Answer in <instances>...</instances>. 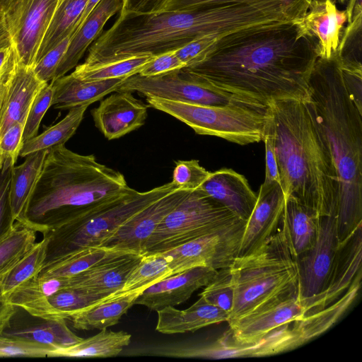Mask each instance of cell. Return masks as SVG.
<instances>
[{
	"label": "cell",
	"mask_w": 362,
	"mask_h": 362,
	"mask_svg": "<svg viewBox=\"0 0 362 362\" xmlns=\"http://www.w3.org/2000/svg\"><path fill=\"white\" fill-rule=\"evenodd\" d=\"M316 40L299 36L293 22L247 30L221 38L203 61L183 68L210 84L264 105L308 101L318 58Z\"/></svg>",
	"instance_id": "6da1fadb"
},
{
	"label": "cell",
	"mask_w": 362,
	"mask_h": 362,
	"mask_svg": "<svg viewBox=\"0 0 362 362\" xmlns=\"http://www.w3.org/2000/svg\"><path fill=\"white\" fill-rule=\"evenodd\" d=\"M280 0L235 2L194 11L119 14L88 48L83 63L175 51L206 35L225 37L247 30L291 22Z\"/></svg>",
	"instance_id": "7a4b0ae2"
},
{
	"label": "cell",
	"mask_w": 362,
	"mask_h": 362,
	"mask_svg": "<svg viewBox=\"0 0 362 362\" xmlns=\"http://www.w3.org/2000/svg\"><path fill=\"white\" fill-rule=\"evenodd\" d=\"M306 105L337 176L336 223L339 243L362 225V107L348 91L336 51L317 58Z\"/></svg>",
	"instance_id": "3957f363"
},
{
	"label": "cell",
	"mask_w": 362,
	"mask_h": 362,
	"mask_svg": "<svg viewBox=\"0 0 362 362\" xmlns=\"http://www.w3.org/2000/svg\"><path fill=\"white\" fill-rule=\"evenodd\" d=\"M274 151L285 198L292 196L320 217L336 215L337 176L306 103L296 99L268 104Z\"/></svg>",
	"instance_id": "277c9868"
},
{
	"label": "cell",
	"mask_w": 362,
	"mask_h": 362,
	"mask_svg": "<svg viewBox=\"0 0 362 362\" xmlns=\"http://www.w3.org/2000/svg\"><path fill=\"white\" fill-rule=\"evenodd\" d=\"M132 190L120 172L62 145L47 153L27 217L37 225L77 216Z\"/></svg>",
	"instance_id": "5b68a950"
},
{
	"label": "cell",
	"mask_w": 362,
	"mask_h": 362,
	"mask_svg": "<svg viewBox=\"0 0 362 362\" xmlns=\"http://www.w3.org/2000/svg\"><path fill=\"white\" fill-rule=\"evenodd\" d=\"M230 268L234 284V302L228 325L298 288L296 263L281 228L256 251L237 257Z\"/></svg>",
	"instance_id": "8992f818"
},
{
	"label": "cell",
	"mask_w": 362,
	"mask_h": 362,
	"mask_svg": "<svg viewBox=\"0 0 362 362\" xmlns=\"http://www.w3.org/2000/svg\"><path fill=\"white\" fill-rule=\"evenodd\" d=\"M177 189L172 182L142 192L132 189L92 211L40 224L48 240L45 267L78 250L98 247L132 216Z\"/></svg>",
	"instance_id": "52a82bcc"
},
{
	"label": "cell",
	"mask_w": 362,
	"mask_h": 362,
	"mask_svg": "<svg viewBox=\"0 0 362 362\" xmlns=\"http://www.w3.org/2000/svg\"><path fill=\"white\" fill-rule=\"evenodd\" d=\"M149 107L165 112L197 134L221 137L240 145L263 141L272 115L232 107H214L146 97Z\"/></svg>",
	"instance_id": "ba28073f"
},
{
	"label": "cell",
	"mask_w": 362,
	"mask_h": 362,
	"mask_svg": "<svg viewBox=\"0 0 362 362\" xmlns=\"http://www.w3.org/2000/svg\"><path fill=\"white\" fill-rule=\"evenodd\" d=\"M240 220L200 189L191 190L150 236L144 254L170 250Z\"/></svg>",
	"instance_id": "9c48e42d"
},
{
	"label": "cell",
	"mask_w": 362,
	"mask_h": 362,
	"mask_svg": "<svg viewBox=\"0 0 362 362\" xmlns=\"http://www.w3.org/2000/svg\"><path fill=\"white\" fill-rule=\"evenodd\" d=\"M116 92H137L145 97L206 106L269 110V106L221 90L183 68L154 76L132 75L123 80Z\"/></svg>",
	"instance_id": "30bf717a"
},
{
	"label": "cell",
	"mask_w": 362,
	"mask_h": 362,
	"mask_svg": "<svg viewBox=\"0 0 362 362\" xmlns=\"http://www.w3.org/2000/svg\"><path fill=\"white\" fill-rule=\"evenodd\" d=\"M64 0H6L1 6L4 23L18 61L33 67L42 39Z\"/></svg>",
	"instance_id": "8fae6325"
},
{
	"label": "cell",
	"mask_w": 362,
	"mask_h": 362,
	"mask_svg": "<svg viewBox=\"0 0 362 362\" xmlns=\"http://www.w3.org/2000/svg\"><path fill=\"white\" fill-rule=\"evenodd\" d=\"M246 221L240 220L214 233L161 252L171 276L196 267L218 270L231 266L238 257Z\"/></svg>",
	"instance_id": "7c38bea8"
},
{
	"label": "cell",
	"mask_w": 362,
	"mask_h": 362,
	"mask_svg": "<svg viewBox=\"0 0 362 362\" xmlns=\"http://www.w3.org/2000/svg\"><path fill=\"white\" fill-rule=\"evenodd\" d=\"M306 343L308 340L297 320L274 329L255 341L236 343L223 333L209 345L174 351L168 355L213 359L263 357L291 351Z\"/></svg>",
	"instance_id": "4fadbf2b"
},
{
	"label": "cell",
	"mask_w": 362,
	"mask_h": 362,
	"mask_svg": "<svg viewBox=\"0 0 362 362\" xmlns=\"http://www.w3.org/2000/svg\"><path fill=\"white\" fill-rule=\"evenodd\" d=\"M336 215L320 218L313 245L295 258L298 271V295L305 308L324 288L332 269L339 242Z\"/></svg>",
	"instance_id": "5bb4252c"
},
{
	"label": "cell",
	"mask_w": 362,
	"mask_h": 362,
	"mask_svg": "<svg viewBox=\"0 0 362 362\" xmlns=\"http://www.w3.org/2000/svg\"><path fill=\"white\" fill-rule=\"evenodd\" d=\"M190 191L178 188L148 204L121 224L98 247L144 255L150 236Z\"/></svg>",
	"instance_id": "9a60e30c"
},
{
	"label": "cell",
	"mask_w": 362,
	"mask_h": 362,
	"mask_svg": "<svg viewBox=\"0 0 362 362\" xmlns=\"http://www.w3.org/2000/svg\"><path fill=\"white\" fill-rule=\"evenodd\" d=\"M305 316V308L295 288L229 324L224 334L236 343L252 342Z\"/></svg>",
	"instance_id": "2e32d148"
},
{
	"label": "cell",
	"mask_w": 362,
	"mask_h": 362,
	"mask_svg": "<svg viewBox=\"0 0 362 362\" xmlns=\"http://www.w3.org/2000/svg\"><path fill=\"white\" fill-rule=\"evenodd\" d=\"M362 225H360L338 250L322 291L305 306V316L320 311L337 300L361 273Z\"/></svg>",
	"instance_id": "e0dca14e"
},
{
	"label": "cell",
	"mask_w": 362,
	"mask_h": 362,
	"mask_svg": "<svg viewBox=\"0 0 362 362\" xmlns=\"http://www.w3.org/2000/svg\"><path fill=\"white\" fill-rule=\"evenodd\" d=\"M285 204L280 183H262L255 206L246 221L238 257L256 251L279 230Z\"/></svg>",
	"instance_id": "ac0fdd59"
},
{
	"label": "cell",
	"mask_w": 362,
	"mask_h": 362,
	"mask_svg": "<svg viewBox=\"0 0 362 362\" xmlns=\"http://www.w3.org/2000/svg\"><path fill=\"white\" fill-rule=\"evenodd\" d=\"M346 11H339L332 0H312L304 16L295 21L299 36L314 38L318 58L329 59L337 50Z\"/></svg>",
	"instance_id": "d6986e66"
},
{
	"label": "cell",
	"mask_w": 362,
	"mask_h": 362,
	"mask_svg": "<svg viewBox=\"0 0 362 362\" xmlns=\"http://www.w3.org/2000/svg\"><path fill=\"white\" fill-rule=\"evenodd\" d=\"M217 271L209 267H196L166 277L144 290L134 305L158 311L166 306L180 304L187 300L195 291L208 285Z\"/></svg>",
	"instance_id": "ffe728a7"
},
{
	"label": "cell",
	"mask_w": 362,
	"mask_h": 362,
	"mask_svg": "<svg viewBox=\"0 0 362 362\" xmlns=\"http://www.w3.org/2000/svg\"><path fill=\"white\" fill-rule=\"evenodd\" d=\"M148 106L130 92H116L91 111L95 127L108 140L119 139L143 126Z\"/></svg>",
	"instance_id": "44dd1931"
},
{
	"label": "cell",
	"mask_w": 362,
	"mask_h": 362,
	"mask_svg": "<svg viewBox=\"0 0 362 362\" xmlns=\"http://www.w3.org/2000/svg\"><path fill=\"white\" fill-rule=\"evenodd\" d=\"M143 255L112 250L100 261L72 276L74 287H81L103 298L119 291Z\"/></svg>",
	"instance_id": "7402d4cb"
},
{
	"label": "cell",
	"mask_w": 362,
	"mask_h": 362,
	"mask_svg": "<svg viewBox=\"0 0 362 362\" xmlns=\"http://www.w3.org/2000/svg\"><path fill=\"white\" fill-rule=\"evenodd\" d=\"M199 189L245 221L249 218L257 199L245 176L232 169L211 172Z\"/></svg>",
	"instance_id": "603a6c76"
},
{
	"label": "cell",
	"mask_w": 362,
	"mask_h": 362,
	"mask_svg": "<svg viewBox=\"0 0 362 362\" xmlns=\"http://www.w3.org/2000/svg\"><path fill=\"white\" fill-rule=\"evenodd\" d=\"M47 83L39 80L33 67L22 64L17 57L0 111V139L12 124L26 118L33 100Z\"/></svg>",
	"instance_id": "cb8c5ba5"
},
{
	"label": "cell",
	"mask_w": 362,
	"mask_h": 362,
	"mask_svg": "<svg viewBox=\"0 0 362 362\" xmlns=\"http://www.w3.org/2000/svg\"><path fill=\"white\" fill-rule=\"evenodd\" d=\"M122 0H100L70 42L55 74L59 78L75 68L90 45L101 34L107 21L122 8Z\"/></svg>",
	"instance_id": "d4e9b609"
},
{
	"label": "cell",
	"mask_w": 362,
	"mask_h": 362,
	"mask_svg": "<svg viewBox=\"0 0 362 362\" xmlns=\"http://www.w3.org/2000/svg\"><path fill=\"white\" fill-rule=\"evenodd\" d=\"M157 313L156 329L163 334L195 332L211 325L228 322L229 318L227 312L208 303L202 296L185 310L166 306Z\"/></svg>",
	"instance_id": "484cf974"
},
{
	"label": "cell",
	"mask_w": 362,
	"mask_h": 362,
	"mask_svg": "<svg viewBox=\"0 0 362 362\" xmlns=\"http://www.w3.org/2000/svg\"><path fill=\"white\" fill-rule=\"evenodd\" d=\"M125 78L87 81L71 73L51 81L53 87L52 106L56 109H71L89 106L105 95L116 92Z\"/></svg>",
	"instance_id": "4316f807"
},
{
	"label": "cell",
	"mask_w": 362,
	"mask_h": 362,
	"mask_svg": "<svg viewBox=\"0 0 362 362\" xmlns=\"http://www.w3.org/2000/svg\"><path fill=\"white\" fill-rule=\"evenodd\" d=\"M320 218L313 209L296 198L292 196L285 198L281 228L294 259L308 250L315 243Z\"/></svg>",
	"instance_id": "83f0119b"
},
{
	"label": "cell",
	"mask_w": 362,
	"mask_h": 362,
	"mask_svg": "<svg viewBox=\"0 0 362 362\" xmlns=\"http://www.w3.org/2000/svg\"><path fill=\"white\" fill-rule=\"evenodd\" d=\"M49 151H39L25 157V161L12 169L10 184V202L14 221L33 226L27 217L28 206L41 175Z\"/></svg>",
	"instance_id": "f1b7e54d"
},
{
	"label": "cell",
	"mask_w": 362,
	"mask_h": 362,
	"mask_svg": "<svg viewBox=\"0 0 362 362\" xmlns=\"http://www.w3.org/2000/svg\"><path fill=\"white\" fill-rule=\"evenodd\" d=\"M142 291L107 296L74 314L69 320L76 329H104L118 323Z\"/></svg>",
	"instance_id": "f546056e"
},
{
	"label": "cell",
	"mask_w": 362,
	"mask_h": 362,
	"mask_svg": "<svg viewBox=\"0 0 362 362\" xmlns=\"http://www.w3.org/2000/svg\"><path fill=\"white\" fill-rule=\"evenodd\" d=\"M42 320L40 322L19 326L10 325L1 335L39 342L56 349L71 346L83 339L69 328L65 319Z\"/></svg>",
	"instance_id": "4dcf8cb0"
},
{
	"label": "cell",
	"mask_w": 362,
	"mask_h": 362,
	"mask_svg": "<svg viewBox=\"0 0 362 362\" xmlns=\"http://www.w3.org/2000/svg\"><path fill=\"white\" fill-rule=\"evenodd\" d=\"M131 334L106 329L66 348L55 349L52 357L105 358L118 355L131 341Z\"/></svg>",
	"instance_id": "1f68e13d"
},
{
	"label": "cell",
	"mask_w": 362,
	"mask_h": 362,
	"mask_svg": "<svg viewBox=\"0 0 362 362\" xmlns=\"http://www.w3.org/2000/svg\"><path fill=\"white\" fill-rule=\"evenodd\" d=\"M88 0H64L49 24L37 53L35 63L47 52L72 35Z\"/></svg>",
	"instance_id": "d6a6232c"
},
{
	"label": "cell",
	"mask_w": 362,
	"mask_h": 362,
	"mask_svg": "<svg viewBox=\"0 0 362 362\" xmlns=\"http://www.w3.org/2000/svg\"><path fill=\"white\" fill-rule=\"evenodd\" d=\"M47 243V238L43 236L0 279V291L7 300L18 287L38 276L45 264Z\"/></svg>",
	"instance_id": "836d02e7"
},
{
	"label": "cell",
	"mask_w": 362,
	"mask_h": 362,
	"mask_svg": "<svg viewBox=\"0 0 362 362\" xmlns=\"http://www.w3.org/2000/svg\"><path fill=\"white\" fill-rule=\"evenodd\" d=\"M88 106H78L69 109L68 114L60 122L47 129L40 134L23 143L20 156L39 151H49L64 144L74 134L81 123Z\"/></svg>",
	"instance_id": "e575fe53"
},
{
	"label": "cell",
	"mask_w": 362,
	"mask_h": 362,
	"mask_svg": "<svg viewBox=\"0 0 362 362\" xmlns=\"http://www.w3.org/2000/svg\"><path fill=\"white\" fill-rule=\"evenodd\" d=\"M154 57L143 54L91 64L83 63L77 65L71 74L87 81L126 78L139 74Z\"/></svg>",
	"instance_id": "d590c367"
},
{
	"label": "cell",
	"mask_w": 362,
	"mask_h": 362,
	"mask_svg": "<svg viewBox=\"0 0 362 362\" xmlns=\"http://www.w3.org/2000/svg\"><path fill=\"white\" fill-rule=\"evenodd\" d=\"M171 276L168 262L162 252L146 253L130 272L123 287L110 296L143 291L148 286Z\"/></svg>",
	"instance_id": "8d00e7d4"
},
{
	"label": "cell",
	"mask_w": 362,
	"mask_h": 362,
	"mask_svg": "<svg viewBox=\"0 0 362 362\" xmlns=\"http://www.w3.org/2000/svg\"><path fill=\"white\" fill-rule=\"evenodd\" d=\"M37 232L33 226L16 221L0 239V279L35 245Z\"/></svg>",
	"instance_id": "74e56055"
},
{
	"label": "cell",
	"mask_w": 362,
	"mask_h": 362,
	"mask_svg": "<svg viewBox=\"0 0 362 362\" xmlns=\"http://www.w3.org/2000/svg\"><path fill=\"white\" fill-rule=\"evenodd\" d=\"M112 250L86 247L69 253L44 267L39 277H70L85 271Z\"/></svg>",
	"instance_id": "f35d334b"
},
{
	"label": "cell",
	"mask_w": 362,
	"mask_h": 362,
	"mask_svg": "<svg viewBox=\"0 0 362 362\" xmlns=\"http://www.w3.org/2000/svg\"><path fill=\"white\" fill-rule=\"evenodd\" d=\"M362 0H349L346 25L343 28L337 52L349 62H361Z\"/></svg>",
	"instance_id": "ab89813d"
},
{
	"label": "cell",
	"mask_w": 362,
	"mask_h": 362,
	"mask_svg": "<svg viewBox=\"0 0 362 362\" xmlns=\"http://www.w3.org/2000/svg\"><path fill=\"white\" fill-rule=\"evenodd\" d=\"M256 0H167L160 11H194L235 2ZM289 10L293 22L302 18L312 0H280Z\"/></svg>",
	"instance_id": "60d3db41"
},
{
	"label": "cell",
	"mask_w": 362,
	"mask_h": 362,
	"mask_svg": "<svg viewBox=\"0 0 362 362\" xmlns=\"http://www.w3.org/2000/svg\"><path fill=\"white\" fill-rule=\"evenodd\" d=\"M199 296L230 314L234 302V284L230 267L218 269Z\"/></svg>",
	"instance_id": "b9f144b4"
},
{
	"label": "cell",
	"mask_w": 362,
	"mask_h": 362,
	"mask_svg": "<svg viewBox=\"0 0 362 362\" xmlns=\"http://www.w3.org/2000/svg\"><path fill=\"white\" fill-rule=\"evenodd\" d=\"M55 349L39 342L0 335V357H52Z\"/></svg>",
	"instance_id": "7bdbcfd3"
},
{
	"label": "cell",
	"mask_w": 362,
	"mask_h": 362,
	"mask_svg": "<svg viewBox=\"0 0 362 362\" xmlns=\"http://www.w3.org/2000/svg\"><path fill=\"white\" fill-rule=\"evenodd\" d=\"M52 85L51 83H47L38 92L29 109L23 129L24 142L37 135L41 121L47 110L52 106Z\"/></svg>",
	"instance_id": "ee69618b"
},
{
	"label": "cell",
	"mask_w": 362,
	"mask_h": 362,
	"mask_svg": "<svg viewBox=\"0 0 362 362\" xmlns=\"http://www.w3.org/2000/svg\"><path fill=\"white\" fill-rule=\"evenodd\" d=\"M210 174L211 172L201 166L197 160H177L171 182L177 188L193 190L198 189Z\"/></svg>",
	"instance_id": "f6af8a7d"
},
{
	"label": "cell",
	"mask_w": 362,
	"mask_h": 362,
	"mask_svg": "<svg viewBox=\"0 0 362 362\" xmlns=\"http://www.w3.org/2000/svg\"><path fill=\"white\" fill-rule=\"evenodd\" d=\"M226 37V36H225ZM224 37L206 35L198 37L175 51L185 67L196 64L206 58L216 48L218 41Z\"/></svg>",
	"instance_id": "bcb514c9"
},
{
	"label": "cell",
	"mask_w": 362,
	"mask_h": 362,
	"mask_svg": "<svg viewBox=\"0 0 362 362\" xmlns=\"http://www.w3.org/2000/svg\"><path fill=\"white\" fill-rule=\"evenodd\" d=\"M25 119L12 124L1 137L0 166L15 165L24 143L23 134Z\"/></svg>",
	"instance_id": "7dc6e473"
},
{
	"label": "cell",
	"mask_w": 362,
	"mask_h": 362,
	"mask_svg": "<svg viewBox=\"0 0 362 362\" xmlns=\"http://www.w3.org/2000/svg\"><path fill=\"white\" fill-rule=\"evenodd\" d=\"M71 35L47 52L33 66L37 78L44 83L53 81L57 69L68 48Z\"/></svg>",
	"instance_id": "c3c4849f"
},
{
	"label": "cell",
	"mask_w": 362,
	"mask_h": 362,
	"mask_svg": "<svg viewBox=\"0 0 362 362\" xmlns=\"http://www.w3.org/2000/svg\"><path fill=\"white\" fill-rule=\"evenodd\" d=\"M12 165L0 166V239L13 227V218L10 202V184Z\"/></svg>",
	"instance_id": "681fc988"
},
{
	"label": "cell",
	"mask_w": 362,
	"mask_h": 362,
	"mask_svg": "<svg viewBox=\"0 0 362 362\" xmlns=\"http://www.w3.org/2000/svg\"><path fill=\"white\" fill-rule=\"evenodd\" d=\"M175 51L155 56L139 73L142 76H154L185 68Z\"/></svg>",
	"instance_id": "f907efd6"
},
{
	"label": "cell",
	"mask_w": 362,
	"mask_h": 362,
	"mask_svg": "<svg viewBox=\"0 0 362 362\" xmlns=\"http://www.w3.org/2000/svg\"><path fill=\"white\" fill-rule=\"evenodd\" d=\"M272 115V114H271ZM275 132L272 117L263 139L265 146V178L264 183H280V176L274 151ZM281 184V183H280Z\"/></svg>",
	"instance_id": "816d5d0a"
},
{
	"label": "cell",
	"mask_w": 362,
	"mask_h": 362,
	"mask_svg": "<svg viewBox=\"0 0 362 362\" xmlns=\"http://www.w3.org/2000/svg\"><path fill=\"white\" fill-rule=\"evenodd\" d=\"M167 0H122L119 14H147L160 12Z\"/></svg>",
	"instance_id": "f5cc1de1"
},
{
	"label": "cell",
	"mask_w": 362,
	"mask_h": 362,
	"mask_svg": "<svg viewBox=\"0 0 362 362\" xmlns=\"http://www.w3.org/2000/svg\"><path fill=\"white\" fill-rule=\"evenodd\" d=\"M16 59L17 54L13 45H11L8 57L0 71V111L4 101L8 84Z\"/></svg>",
	"instance_id": "db71d44e"
},
{
	"label": "cell",
	"mask_w": 362,
	"mask_h": 362,
	"mask_svg": "<svg viewBox=\"0 0 362 362\" xmlns=\"http://www.w3.org/2000/svg\"><path fill=\"white\" fill-rule=\"evenodd\" d=\"M16 307L9 303L0 291V335L10 326Z\"/></svg>",
	"instance_id": "11a10c76"
},
{
	"label": "cell",
	"mask_w": 362,
	"mask_h": 362,
	"mask_svg": "<svg viewBox=\"0 0 362 362\" xmlns=\"http://www.w3.org/2000/svg\"><path fill=\"white\" fill-rule=\"evenodd\" d=\"M12 45L10 35L4 23L1 10L0 8V51Z\"/></svg>",
	"instance_id": "9f6ffc18"
},
{
	"label": "cell",
	"mask_w": 362,
	"mask_h": 362,
	"mask_svg": "<svg viewBox=\"0 0 362 362\" xmlns=\"http://www.w3.org/2000/svg\"><path fill=\"white\" fill-rule=\"evenodd\" d=\"M100 0H88L86 8L79 19L74 34L81 28L83 22ZM73 34V35H74ZM71 35V36H72Z\"/></svg>",
	"instance_id": "6f0895ef"
},
{
	"label": "cell",
	"mask_w": 362,
	"mask_h": 362,
	"mask_svg": "<svg viewBox=\"0 0 362 362\" xmlns=\"http://www.w3.org/2000/svg\"><path fill=\"white\" fill-rule=\"evenodd\" d=\"M11 45L0 51V71L2 69L11 51Z\"/></svg>",
	"instance_id": "680465c9"
},
{
	"label": "cell",
	"mask_w": 362,
	"mask_h": 362,
	"mask_svg": "<svg viewBox=\"0 0 362 362\" xmlns=\"http://www.w3.org/2000/svg\"><path fill=\"white\" fill-rule=\"evenodd\" d=\"M334 3H340V4H344L345 3L347 0H332Z\"/></svg>",
	"instance_id": "91938a15"
},
{
	"label": "cell",
	"mask_w": 362,
	"mask_h": 362,
	"mask_svg": "<svg viewBox=\"0 0 362 362\" xmlns=\"http://www.w3.org/2000/svg\"><path fill=\"white\" fill-rule=\"evenodd\" d=\"M6 1V0H0V6H1V4L4 1Z\"/></svg>",
	"instance_id": "94428289"
}]
</instances>
